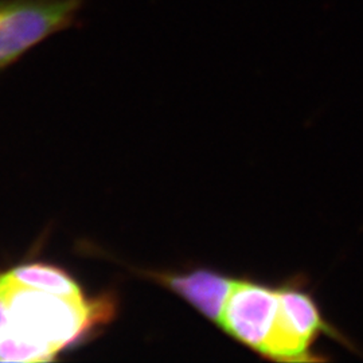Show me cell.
I'll return each instance as SVG.
<instances>
[{
	"label": "cell",
	"mask_w": 363,
	"mask_h": 363,
	"mask_svg": "<svg viewBox=\"0 0 363 363\" xmlns=\"http://www.w3.org/2000/svg\"><path fill=\"white\" fill-rule=\"evenodd\" d=\"M84 0H0V70L54 34L78 26Z\"/></svg>",
	"instance_id": "obj_2"
},
{
	"label": "cell",
	"mask_w": 363,
	"mask_h": 363,
	"mask_svg": "<svg viewBox=\"0 0 363 363\" xmlns=\"http://www.w3.org/2000/svg\"><path fill=\"white\" fill-rule=\"evenodd\" d=\"M322 333L352 349L351 342L327 323L310 294L284 286L279 289V312L272 333L259 352L276 361H318L310 355V349Z\"/></svg>",
	"instance_id": "obj_3"
},
{
	"label": "cell",
	"mask_w": 363,
	"mask_h": 363,
	"mask_svg": "<svg viewBox=\"0 0 363 363\" xmlns=\"http://www.w3.org/2000/svg\"><path fill=\"white\" fill-rule=\"evenodd\" d=\"M152 277L181 298H186L208 319L218 323L235 283L230 277L208 269H196L183 274L154 273Z\"/></svg>",
	"instance_id": "obj_5"
},
{
	"label": "cell",
	"mask_w": 363,
	"mask_h": 363,
	"mask_svg": "<svg viewBox=\"0 0 363 363\" xmlns=\"http://www.w3.org/2000/svg\"><path fill=\"white\" fill-rule=\"evenodd\" d=\"M57 352L4 328L0 333V362H48Z\"/></svg>",
	"instance_id": "obj_7"
},
{
	"label": "cell",
	"mask_w": 363,
	"mask_h": 363,
	"mask_svg": "<svg viewBox=\"0 0 363 363\" xmlns=\"http://www.w3.org/2000/svg\"><path fill=\"white\" fill-rule=\"evenodd\" d=\"M6 276L15 284L30 289H37L67 298H85L82 289L67 273L50 265H21L9 271Z\"/></svg>",
	"instance_id": "obj_6"
},
{
	"label": "cell",
	"mask_w": 363,
	"mask_h": 363,
	"mask_svg": "<svg viewBox=\"0 0 363 363\" xmlns=\"http://www.w3.org/2000/svg\"><path fill=\"white\" fill-rule=\"evenodd\" d=\"M0 295L9 306L6 328L60 352L99 323L112 318L113 303L108 298H67L13 283L0 274Z\"/></svg>",
	"instance_id": "obj_1"
},
{
	"label": "cell",
	"mask_w": 363,
	"mask_h": 363,
	"mask_svg": "<svg viewBox=\"0 0 363 363\" xmlns=\"http://www.w3.org/2000/svg\"><path fill=\"white\" fill-rule=\"evenodd\" d=\"M279 312V289L235 280L220 315V325L247 347L259 352Z\"/></svg>",
	"instance_id": "obj_4"
}]
</instances>
